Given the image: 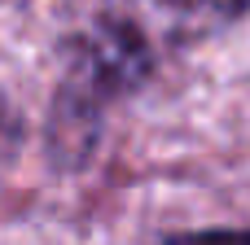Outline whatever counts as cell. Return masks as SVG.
<instances>
[{
    "mask_svg": "<svg viewBox=\"0 0 250 245\" xmlns=\"http://www.w3.org/2000/svg\"><path fill=\"white\" fill-rule=\"evenodd\" d=\"M167 245H250V232H185Z\"/></svg>",
    "mask_w": 250,
    "mask_h": 245,
    "instance_id": "cell-2",
    "label": "cell"
},
{
    "mask_svg": "<svg viewBox=\"0 0 250 245\" xmlns=\"http://www.w3.org/2000/svg\"><path fill=\"white\" fill-rule=\"evenodd\" d=\"M149 4L189 22H220V18H237L250 9V0H149Z\"/></svg>",
    "mask_w": 250,
    "mask_h": 245,
    "instance_id": "cell-1",
    "label": "cell"
}]
</instances>
